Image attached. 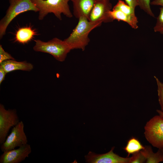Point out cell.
I'll return each mask as SVG.
<instances>
[{
  "instance_id": "1",
  "label": "cell",
  "mask_w": 163,
  "mask_h": 163,
  "mask_svg": "<svg viewBox=\"0 0 163 163\" xmlns=\"http://www.w3.org/2000/svg\"><path fill=\"white\" fill-rule=\"evenodd\" d=\"M101 24L100 22H91L86 18L80 17L78 18V21L75 27L69 36L64 40L72 50L79 49L84 51L90 41L88 37L89 34Z\"/></svg>"
},
{
  "instance_id": "2",
  "label": "cell",
  "mask_w": 163,
  "mask_h": 163,
  "mask_svg": "<svg viewBox=\"0 0 163 163\" xmlns=\"http://www.w3.org/2000/svg\"><path fill=\"white\" fill-rule=\"evenodd\" d=\"M71 0H31L39 9L38 19H43L49 13H53L61 20V14L71 18L72 14L68 4Z\"/></svg>"
},
{
  "instance_id": "3",
  "label": "cell",
  "mask_w": 163,
  "mask_h": 163,
  "mask_svg": "<svg viewBox=\"0 0 163 163\" xmlns=\"http://www.w3.org/2000/svg\"><path fill=\"white\" fill-rule=\"evenodd\" d=\"M10 5L6 14L0 21V38L5 35L7 28L18 15L29 11L38 12L39 9L31 0H9Z\"/></svg>"
},
{
  "instance_id": "4",
  "label": "cell",
  "mask_w": 163,
  "mask_h": 163,
  "mask_svg": "<svg viewBox=\"0 0 163 163\" xmlns=\"http://www.w3.org/2000/svg\"><path fill=\"white\" fill-rule=\"evenodd\" d=\"M35 44L34 50L50 54L57 60L64 61L67 54L72 50L68 44L64 40L55 37L47 41L39 39L34 40Z\"/></svg>"
},
{
  "instance_id": "5",
  "label": "cell",
  "mask_w": 163,
  "mask_h": 163,
  "mask_svg": "<svg viewBox=\"0 0 163 163\" xmlns=\"http://www.w3.org/2000/svg\"><path fill=\"white\" fill-rule=\"evenodd\" d=\"M144 136L153 147L163 148V118L155 115L146 123L144 126Z\"/></svg>"
},
{
  "instance_id": "6",
  "label": "cell",
  "mask_w": 163,
  "mask_h": 163,
  "mask_svg": "<svg viewBox=\"0 0 163 163\" xmlns=\"http://www.w3.org/2000/svg\"><path fill=\"white\" fill-rule=\"evenodd\" d=\"M24 123L21 121L13 127L9 135L1 144L0 148L2 152L14 149L27 144L28 140L24 132Z\"/></svg>"
},
{
  "instance_id": "7",
  "label": "cell",
  "mask_w": 163,
  "mask_h": 163,
  "mask_svg": "<svg viewBox=\"0 0 163 163\" xmlns=\"http://www.w3.org/2000/svg\"><path fill=\"white\" fill-rule=\"evenodd\" d=\"M20 121L16 110H6L3 105L0 104V143L5 140L11 128Z\"/></svg>"
},
{
  "instance_id": "8",
  "label": "cell",
  "mask_w": 163,
  "mask_h": 163,
  "mask_svg": "<svg viewBox=\"0 0 163 163\" xmlns=\"http://www.w3.org/2000/svg\"><path fill=\"white\" fill-rule=\"evenodd\" d=\"M112 8L110 0L96 1L90 14L88 20L93 23H107L113 21L109 15Z\"/></svg>"
},
{
  "instance_id": "9",
  "label": "cell",
  "mask_w": 163,
  "mask_h": 163,
  "mask_svg": "<svg viewBox=\"0 0 163 163\" xmlns=\"http://www.w3.org/2000/svg\"><path fill=\"white\" fill-rule=\"evenodd\" d=\"M114 147L108 152L101 154L89 151L85 156L86 162L91 163H129L130 157H123L114 153Z\"/></svg>"
},
{
  "instance_id": "10",
  "label": "cell",
  "mask_w": 163,
  "mask_h": 163,
  "mask_svg": "<svg viewBox=\"0 0 163 163\" xmlns=\"http://www.w3.org/2000/svg\"><path fill=\"white\" fill-rule=\"evenodd\" d=\"M31 152L30 146L28 144L17 149L5 151L0 156V163H20L28 158Z\"/></svg>"
},
{
  "instance_id": "11",
  "label": "cell",
  "mask_w": 163,
  "mask_h": 163,
  "mask_svg": "<svg viewBox=\"0 0 163 163\" xmlns=\"http://www.w3.org/2000/svg\"><path fill=\"white\" fill-rule=\"evenodd\" d=\"M73 7V14L77 18L83 16L88 19L95 0H71Z\"/></svg>"
},
{
  "instance_id": "12",
  "label": "cell",
  "mask_w": 163,
  "mask_h": 163,
  "mask_svg": "<svg viewBox=\"0 0 163 163\" xmlns=\"http://www.w3.org/2000/svg\"><path fill=\"white\" fill-rule=\"evenodd\" d=\"M37 35V32L35 29L30 26H26L18 29L15 33L14 40L15 42L24 44L33 40Z\"/></svg>"
},
{
  "instance_id": "13",
  "label": "cell",
  "mask_w": 163,
  "mask_h": 163,
  "mask_svg": "<svg viewBox=\"0 0 163 163\" xmlns=\"http://www.w3.org/2000/svg\"><path fill=\"white\" fill-rule=\"evenodd\" d=\"M109 15L112 21L114 20L123 21L128 23L133 28L136 29L138 27V19L135 14H129L119 10H112L109 11Z\"/></svg>"
},
{
  "instance_id": "14",
  "label": "cell",
  "mask_w": 163,
  "mask_h": 163,
  "mask_svg": "<svg viewBox=\"0 0 163 163\" xmlns=\"http://www.w3.org/2000/svg\"><path fill=\"white\" fill-rule=\"evenodd\" d=\"M6 73L16 70L30 71L33 68V65L24 61L18 62L14 59H10L0 63Z\"/></svg>"
},
{
  "instance_id": "15",
  "label": "cell",
  "mask_w": 163,
  "mask_h": 163,
  "mask_svg": "<svg viewBox=\"0 0 163 163\" xmlns=\"http://www.w3.org/2000/svg\"><path fill=\"white\" fill-rule=\"evenodd\" d=\"M145 149L142 150L146 158V163H158L163 162V155L160 149L154 153L151 147L145 145Z\"/></svg>"
},
{
  "instance_id": "16",
  "label": "cell",
  "mask_w": 163,
  "mask_h": 163,
  "mask_svg": "<svg viewBox=\"0 0 163 163\" xmlns=\"http://www.w3.org/2000/svg\"><path fill=\"white\" fill-rule=\"evenodd\" d=\"M145 148L137 138L132 137L127 141L123 149L128 154V157L130 154H134L144 149Z\"/></svg>"
},
{
  "instance_id": "17",
  "label": "cell",
  "mask_w": 163,
  "mask_h": 163,
  "mask_svg": "<svg viewBox=\"0 0 163 163\" xmlns=\"http://www.w3.org/2000/svg\"><path fill=\"white\" fill-rule=\"evenodd\" d=\"M112 10H119L124 13L129 14H135V11L121 0H118L117 4L113 7Z\"/></svg>"
},
{
  "instance_id": "18",
  "label": "cell",
  "mask_w": 163,
  "mask_h": 163,
  "mask_svg": "<svg viewBox=\"0 0 163 163\" xmlns=\"http://www.w3.org/2000/svg\"><path fill=\"white\" fill-rule=\"evenodd\" d=\"M157 86L158 100L161 107V110L163 112V82L156 77L154 76Z\"/></svg>"
},
{
  "instance_id": "19",
  "label": "cell",
  "mask_w": 163,
  "mask_h": 163,
  "mask_svg": "<svg viewBox=\"0 0 163 163\" xmlns=\"http://www.w3.org/2000/svg\"><path fill=\"white\" fill-rule=\"evenodd\" d=\"M160 11L157 18L156 24L154 27L155 32H159L161 33L163 32V7L160 8Z\"/></svg>"
},
{
  "instance_id": "20",
  "label": "cell",
  "mask_w": 163,
  "mask_h": 163,
  "mask_svg": "<svg viewBox=\"0 0 163 163\" xmlns=\"http://www.w3.org/2000/svg\"><path fill=\"white\" fill-rule=\"evenodd\" d=\"M146 158L142 150L133 154L130 157L129 163H145Z\"/></svg>"
},
{
  "instance_id": "21",
  "label": "cell",
  "mask_w": 163,
  "mask_h": 163,
  "mask_svg": "<svg viewBox=\"0 0 163 163\" xmlns=\"http://www.w3.org/2000/svg\"><path fill=\"white\" fill-rule=\"evenodd\" d=\"M151 0H138L139 6L140 8L151 16H155L151 10L150 4Z\"/></svg>"
},
{
  "instance_id": "22",
  "label": "cell",
  "mask_w": 163,
  "mask_h": 163,
  "mask_svg": "<svg viewBox=\"0 0 163 163\" xmlns=\"http://www.w3.org/2000/svg\"><path fill=\"white\" fill-rule=\"evenodd\" d=\"M14 59V58L3 49L2 45H0V64L3 62L8 60Z\"/></svg>"
},
{
  "instance_id": "23",
  "label": "cell",
  "mask_w": 163,
  "mask_h": 163,
  "mask_svg": "<svg viewBox=\"0 0 163 163\" xmlns=\"http://www.w3.org/2000/svg\"><path fill=\"white\" fill-rule=\"evenodd\" d=\"M127 4L135 11L136 7L139 6L138 0H125Z\"/></svg>"
},
{
  "instance_id": "24",
  "label": "cell",
  "mask_w": 163,
  "mask_h": 163,
  "mask_svg": "<svg viewBox=\"0 0 163 163\" xmlns=\"http://www.w3.org/2000/svg\"><path fill=\"white\" fill-rule=\"evenodd\" d=\"M6 72L2 67L0 65V84H1L2 81L4 80Z\"/></svg>"
},
{
  "instance_id": "25",
  "label": "cell",
  "mask_w": 163,
  "mask_h": 163,
  "mask_svg": "<svg viewBox=\"0 0 163 163\" xmlns=\"http://www.w3.org/2000/svg\"><path fill=\"white\" fill-rule=\"evenodd\" d=\"M151 5H160L163 7V0H154L150 3Z\"/></svg>"
},
{
  "instance_id": "26",
  "label": "cell",
  "mask_w": 163,
  "mask_h": 163,
  "mask_svg": "<svg viewBox=\"0 0 163 163\" xmlns=\"http://www.w3.org/2000/svg\"><path fill=\"white\" fill-rule=\"evenodd\" d=\"M156 112L158 114V115L161 116L163 118V112L160 110H157Z\"/></svg>"
},
{
  "instance_id": "27",
  "label": "cell",
  "mask_w": 163,
  "mask_h": 163,
  "mask_svg": "<svg viewBox=\"0 0 163 163\" xmlns=\"http://www.w3.org/2000/svg\"><path fill=\"white\" fill-rule=\"evenodd\" d=\"M163 155V148L160 149Z\"/></svg>"
},
{
  "instance_id": "28",
  "label": "cell",
  "mask_w": 163,
  "mask_h": 163,
  "mask_svg": "<svg viewBox=\"0 0 163 163\" xmlns=\"http://www.w3.org/2000/svg\"><path fill=\"white\" fill-rule=\"evenodd\" d=\"M102 0H95L96 1H101Z\"/></svg>"
},
{
  "instance_id": "29",
  "label": "cell",
  "mask_w": 163,
  "mask_h": 163,
  "mask_svg": "<svg viewBox=\"0 0 163 163\" xmlns=\"http://www.w3.org/2000/svg\"><path fill=\"white\" fill-rule=\"evenodd\" d=\"M161 34H163V32H162V33H161Z\"/></svg>"
}]
</instances>
